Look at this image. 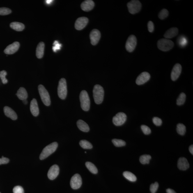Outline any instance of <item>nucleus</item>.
<instances>
[{
  "mask_svg": "<svg viewBox=\"0 0 193 193\" xmlns=\"http://www.w3.org/2000/svg\"><path fill=\"white\" fill-rule=\"evenodd\" d=\"M123 175L125 178L130 181L135 182L137 180V178L135 175L130 172H124L123 173Z\"/></svg>",
  "mask_w": 193,
  "mask_h": 193,
  "instance_id": "nucleus-26",
  "label": "nucleus"
},
{
  "mask_svg": "<svg viewBox=\"0 0 193 193\" xmlns=\"http://www.w3.org/2000/svg\"><path fill=\"white\" fill-rule=\"evenodd\" d=\"M182 71L181 65L179 63H177L173 67L171 73L172 80L175 81L179 77Z\"/></svg>",
  "mask_w": 193,
  "mask_h": 193,
  "instance_id": "nucleus-12",
  "label": "nucleus"
},
{
  "mask_svg": "<svg viewBox=\"0 0 193 193\" xmlns=\"http://www.w3.org/2000/svg\"><path fill=\"white\" fill-rule=\"evenodd\" d=\"M182 39L181 40V42H180V44L181 45L183 46L186 43V40L185 38H182Z\"/></svg>",
  "mask_w": 193,
  "mask_h": 193,
  "instance_id": "nucleus-43",
  "label": "nucleus"
},
{
  "mask_svg": "<svg viewBox=\"0 0 193 193\" xmlns=\"http://www.w3.org/2000/svg\"><path fill=\"white\" fill-rule=\"evenodd\" d=\"M77 124L79 128L84 132L89 131L90 129L88 125L85 122L82 120H79L77 121Z\"/></svg>",
  "mask_w": 193,
  "mask_h": 193,
  "instance_id": "nucleus-23",
  "label": "nucleus"
},
{
  "mask_svg": "<svg viewBox=\"0 0 193 193\" xmlns=\"http://www.w3.org/2000/svg\"><path fill=\"white\" fill-rule=\"evenodd\" d=\"M127 120V116L125 113L119 112L113 117V123L116 126H120L124 123Z\"/></svg>",
  "mask_w": 193,
  "mask_h": 193,
  "instance_id": "nucleus-9",
  "label": "nucleus"
},
{
  "mask_svg": "<svg viewBox=\"0 0 193 193\" xmlns=\"http://www.w3.org/2000/svg\"><path fill=\"white\" fill-rule=\"evenodd\" d=\"M4 112L7 117L11 118L12 120H15L17 119L16 113L11 108L8 106H5L4 108Z\"/></svg>",
  "mask_w": 193,
  "mask_h": 193,
  "instance_id": "nucleus-20",
  "label": "nucleus"
},
{
  "mask_svg": "<svg viewBox=\"0 0 193 193\" xmlns=\"http://www.w3.org/2000/svg\"><path fill=\"white\" fill-rule=\"evenodd\" d=\"M23 102L25 104H26L28 103V101L27 100H26H26H23Z\"/></svg>",
  "mask_w": 193,
  "mask_h": 193,
  "instance_id": "nucleus-47",
  "label": "nucleus"
},
{
  "mask_svg": "<svg viewBox=\"0 0 193 193\" xmlns=\"http://www.w3.org/2000/svg\"><path fill=\"white\" fill-rule=\"evenodd\" d=\"M166 192L167 193H176L175 191L173 189H168L166 190Z\"/></svg>",
  "mask_w": 193,
  "mask_h": 193,
  "instance_id": "nucleus-44",
  "label": "nucleus"
},
{
  "mask_svg": "<svg viewBox=\"0 0 193 193\" xmlns=\"http://www.w3.org/2000/svg\"><path fill=\"white\" fill-rule=\"evenodd\" d=\"M7 75L6 71L3 70L0 72V78L1 79L3 84H7L8 83L7 79H6V76Z\"/></svg>",
  "mask_w": 193,
  "mask_h": 193,
  "instance_id": "nucleus-34",
  "label": "nucleus"
},
{
  "mask_svg": "<svg viewBox=\"0 0 193 193\" xmlns=\"http://www.w3.org/2000/svg\"><path fill=\"white\" fill-rule=\"evenodd\" d=\"M151 159V157L149 155H143L140 157L139 161L142 164H149L150 161Z\"/></svg>",
  "mask_w": 193,
  "mask_h": 193,
  "instance_id": "nucleus-30",
  "label": "nucleus"
},
{
  "mask_svg": "<svg viewBox=\"0 0 193 193\" xmlns=\"http://www.w3.org/2000/svg\"><path fill=\"white\" fill-rule=\"evenodd\" d=\"M178 28L176 27H172L166 31L164 35V38L166 39H170L175 36L178 34Z\"/></svg>",
  "mask_w": 193,
  "mask_h": 193,
  "instance_id": "nucleus-21",
  "label": "nucleus"
},
{
  "mask_svg": "<svg viewBox=\"0 0 193 193\" xmlns=\"http://www.w3.org/2000/svg\"><path fill=\"white\" fill-rule=\"evenodd\" d=\"M9 162V159L6 158V157H5L3 156L1 157V158H0V165L2 164H8Z\"/></svg>",
  "mask_w": 193,
  "mask_h": 193,
  "instance_id": "nucleus-42",
  "label": "nucleus"
},
{
  "mask_svg": "<svg viewBox=\"0 0 193 193\" xmlns=\"http://www.w3.org/2000/svg\"><path fill=\"white\" fill-rule=\"evenodd\" d=\"M58 146V143L54 142L46 146L40 154V160H43L54 153L57 149Z\"/></svg>",
  "mask_w": 193,
  "mask_h": 193,
  "instance_id": "nucleus-2",
  "label": "nucleus"
},
{
  "mask_svg": "<svg viewBox=\"0 0 193 193\" xmlns=\"http://www.w3.org/2000/svg\"><path fill=\"white\" fill-rule=\"evenodd\" d=\"M17 96L20 100H26L28 97L27 92L23 87H21L17 91L16 94Z\"/></svg>",
  "mask_w": 193,
  "mask_h": 193,
  "instance_id": "nucleus-24",
  "label": "nucleus"
},
{
  "mask_svg": "<svg viewBox=\"0 0 193 193\" xmlns=\"http://www.w3.org/2000/svg\"><path fill=\"white\" fill-rule=\"evenodd\" d=\"M189 152H190V153L192 154V155H193V145H191L189 147Z\"/></svg>",
  "mask_w": 193,
  "mask_h": 193,
  "instance_id": "nucleus-45",
  "label": "nucleus"
},
{
  "mask_svg": "<svg viewBox=\"0 0 193 193\" xmlns=\"http://www.w3.org/2000/svg\"><path fill=\"white\" fill-rule=\"evenodd\" d=\"M82 185V179L80 175L76 174L71 178L70 185L72 188L76 189L79 188Z\"/></svg>",
  "mask_w": 193,
  "mask_h": 193,
  "instance_id": "nucleus-10",
  "label": "nucleus"
},
{
  "mask_svg": "<svg viewBox=\"0 0 193 193\" xmlns=\"http://www.w3.org/2000/svg\"><path fill=\"white\" fill-rule=\"evenodd\" d=\"M11 10L6 7L0 8V15H5L11 13Z\"/></svg>",
  "mask_w": 193,
  "mask_h": 193,
  "instance_id": "nucleus-35",
  "label": "nucleus"
},
{
  "mask_svg": "<svg viewBox=\"0 0 193 193\" xmlns=\"http://www.w3.org/2000/svg\"><path fill=\"white\" fill-rule=\"evenodd\" d=\"M59 169L57 165H53L49 170L48 172V177L49 179L54 180L57 177L59 174Z\"/></svg>",
  "mask_w": 193,
  "mask_h": 193,
  "instance_id": "nucleus-15",
  "label": "nucleus"
},
{
  "mask_svg": "<svg viewBox=\"0 0 193 193\" xmlns=\"http://www.w3.org/2000/svg\"><path fill=\"white\" fill-rule=\"evenodd\" d=\"M13 191V193H24L23 189L19 186L14 187Z\"/></svg>",
  "mask_w": 193,
  "mask_h": 193,
  "instance_id": "nucleus-38",
  "label": "nucleus"
},
{
  "mask_svg": "<svg viewBox=\"0 0 193 193\" xmlns=\"http://www.w3.org/2000/svg\"><path fill=\"white\" fill-rule=\"evenodd\" d=\"M169 15V12L167 10L164 9L159 14V18L161 20L165 19L167 18Z\"/></svg>",
  "mask_w": 193,
  "mask_h": 193,
  "instance_id": "nucleus-33",
  "label": "nucleus"
},
{
  "mask_svg": "<svg viewBox=\"0 0 193 193\" xmlns=\"http://www.w3.org/2000/svg\"><path fill=\"white\" fill-rule=\"evenodd\" d=\"M53 1H52V0H47V1H45L46 2L47 4H50Z\"/></svg>",
  "mask_w": 193,
  "mask_h": 193,
  "instance_id": "nucleus-46",
  "label": "nucleus"
},
{
  "mask_svg": "<svg viewBox=\"0 0 193 193\" xmlns=\"http://www.w3.org/2000/svg\"><path fill=\"white\" fill-rule=\"evenodd\" d=\"M159 187L158 182H156L155 183L152 184L150 186V190L151 193H156Z\"/></svg>",
  "mask_w": 193,
  "mask_h": 193,
  "instance_id": "nucleus-36",
  "label": "nucleus"
},
{
  "mask_svg": "<svg viewBox=\"0 0 193 193\" xmlns=\"http://www.w3.org/2000/svg\"><path fill=\"white\" fill-rule=\"evenodd\" d=\"M19 46H20V44L19 42H15L8 46L4 49V52L7 54H13L18 50Z\"/></svg>",
  "mask_w": 193,
  "mask_h": 193,
  "instance_id": "nucleus-16",
  "label": "nucleus"
},
{
  "mask_svg": "<svg viewBox=\"0 0 193 193\" xmlns=\"http://www.w3.org/2000/svg\"><path fill=\"white\" fill-rule=\"evenodd\" d=\"M79 145L82 148L84 149H90L93 148L92 145L89 141L86 140H82L79 142Z\"/></svg>",
  "mask_w": 193,
  "mask_h": 193,
  "instance_id": "nucleus-29",
  "label": "nucleus"
},
{
  "mask_svg": "<svg viewBox=\"0 0 193 193\" xmlns=\"http://www.w3.org/2000/svg\"><path fill=\"white\" fill-rule=\"evenodd\" d=\"M157 45L160 50L166 52L172 49L174 47V44L170 40L166 38H162L157 42Z\"/></svg>",
  "mask_w": 193,
  "mask_h": 193,
  "instance_id": "nucleus-4",
  "label": "nucleus"
},
{
  "mask_svg": "<svg viewBox=\"0 0 193 193\" xmlns=\"http://www.w3.org/2000/svg\"><path fill=\"white\" fill-rule=\"evenodd\" d=\"M88 22V19L86 17H81L78 18L75 23V28L77 30H81L87 26Z\"/></svg>",
  "mask_w": 193,
  "mask_h": 193,
  "instance_id": "nucleus-14",
  "label": "nucleus"
},
{
  "mask_svg": "<svg viewBox=\"0 0 193 193\" xmlns=\"http://www.w3.org/2000/svg\"><path fill=\"white\" fill-rule=\"evenodd\" d=\"M101 34L100 31L97 29H93L90 34V38L92 45H97L100 40Z\"/></svg>",
  "mask_w": 193,
  "mask_h": 193,
  "instance_id": "nucleus-11",
  "label": "nucleus"
},
{
  "mask_svg": "<svg viewBox=\"0 0 193 193\" xmlns=\"http://www.w3.org/2000/svg\"><path fill=\"white\" fill-rule=\"evenodd\" d=\"M150 74L147 72H143L139 74L136 80V84L139 85L143 84L150 80Z\"/></svg>",
  "mask_w": 193,
  "mask_h": 193,
  "instance_id": "nucleus-13",
  "label": "nucleus"
},
{
  "mask_svg": "<svg viewBox=\"0 0 193 193\" xmlns=\"http://www.w3.org/2000/svg\"><path fill=\"white\" fill-rule=\"evenodd\" d=\"M45 45L43 42H40L37 45L36 51V55L37 57L39 59L43 57L45 50Z\"/></svg>",
  "mask_w": 193,
  "mask_h": 193,
  "instance_id": "nucleus-22",
  "label": "nucleus"
},
{
  "mask_svg": "<svg viewBox=\"0 0 193 193\" xmlns=\"http://www.w3.org/2000/svg\"><path fill=\"white\" fill-rule=\"evenodd\" d=\"M112 142L113 145L117 147H121L125 146L126 143L125 141L123 140L114 139L112 140Z\"/></svg>",
  "mask_w": 193,
  "mask_h": 193,
  "instance_id": "nucleus-32",
  "label": "nucleus"
},
{
  "mask_svg": "<svg viewBox=\"0 0 193 193\" xmlns=\"http://www.w3.org/2000/svg\"><path fill=\"white\" fill-rule=\"evenodd\" d=\"M30 109L32 114L33 116L37 117L39 114V109L36 99L34 98L31 101L30 104Z\"/></svg>",
  "mask_w": 193,
  "mask_h": 193,
  "instance_id": "nucleus-17",
  "label": "nucleus"
},
{
  "mask_svg": "<svg viewBox=\"0 0 193 193\" xmlns=\"http://www.w3.org/2000/svg\"><path fill=\"white\" fill-rule=\"evenodd\" d=\"M154 124L156 126H160L162 124V120L157 117H154L152 120Z\"/></svg>",
  "mask_w": 193,
  "mask_h": 193,
  "instance_id": "nucleus-39",
  "label": "nucleus"
},
{
  "mask_svg": "<svg viewBox=\"0 0 193 193\" xmlns=\"http://www.w3.org/2000/svg\"><path fill=\"white\" fill-rule=\"evenodd\" d=\"M186 99V95L185 93H181L179 95L177 100V104L178 106L182 105L185 102Z\"/></svg>",
  "mask_w": 193,
  "mask_h": 193,
  "instance_id": "nucleus-31",
  "label": "nucleus"
},
{
  "mask_svg": "<svg viewBox=\"0 0 193 193\" xmlns=\"http://www.w3.org/2000/svg\"><path fill=\"white\" fill-rule=\"evenodd\" d=\"M10 26L12 29L17 31H23L24 28V25L22 23L13 22L10 24Z\"/></svg>",
  "mask_w": 193,
  "mask_h": 193,
  "instance_id": "nucleus-25",
  "label": "nucleus"
},
{
  "mask_svg": "<svg viewBox=\"0 0 193 193\" xmlns=\"http://www.w3.org/2000/svg\"><path fill=\"white\" fill-rule=\"evenodd\" d=\"M86 166L87 169L92 173L95 174L98 173V170H97L96 166L92 163L90 162H86Z\"/></svg>",
  "mask_w": 193,
  "mask_h": 193,
  "instance_id": "nucleus-27",
  "label": "nucleus"
},
{
  "mask_svg": "<svg viewBox=\"0 0 193 193\" xmlns=\"http://www.w3.org/2000/svg\"><path fill=\"white\" fill-rule=\"evenodd\" d=\"M177 131L181 135L183 136L186 132V127L183 124L178 123L177 125Z\"/></svg>",
  "mask_w": 193,
  "mask_h": 193,
  "instance_id": "nucleus-28",
  "label": "nucleus"
},
{
  "mask_svg": "<svg viewBox=\"0 0 193 193\" xmlns=\"http://www.w3.org/2000/svg\"><path fill=\"white\" fill-rule=\"evenodd\" d=\"M95 6V3L91 0H87L82 2L81 4L82 10L85 12H89L93 9Z\"/></svg>",
  "mask_w": 193,
  "mask_h": 193,
  "instance_id": "nucleus-18",
  "label": "nucleus"
},
{
  "mask_svg": "<svg viewBox=\"0 0 193 193\" xmlns=\"http://www.w3.org/2000/svg\"><path fill=\"white\" fill-rule=\"evenodd\" d=\"M93 96L95 103L100 104L103 101L104 90L101 86L98 84L95 86L93 90Z\"/></svg>",
  "mask_w": 193,
  "mask_h": 193,
  "instance_id": "nucleus-1",
  "label": "nucleus"
},
{
  "mask_svg": "<svg viewBox=\"0 0 193 193\" xmlns=\"http://www.w3.org/2000/svg\"><path fill=\"white\" fill-rule=\"evenodd\" d=\"M54 45L52 49L54 52H56L57 51L59 50L61 47V44H59L57 41H54Z\"/></svg>",
  "mask_w": 193,
  "mask_h": 193,
  "instance_id": "nucleus-40",
  "label": "nucleus"
},
{
  "mask_svg": "<svg viewBox=\"0 0 193 193\" xmlns=\"http://www.w3.org/2000/svg\"><path fill=\"white\" fill-rule=\"evenodd\" d=\"M148 31L150 33L154 31V26L153 22L151 21H149L148 24Z\"/></svg>",
  "mask_w": 193,
  "mask_h": 193,
  "instance_id": "nucleus-41",
  "label": "nucleus"
},
{
  "mask_svg": "<svg viewBox=\"0 0 193 193\" xmlns=\"http://www.w3.org/2000/svg\"><path fill=\"white\" fill-rule=\"evenodd\" d=\"M127 6L129 12L134 15L140 11L142 4L140 1L138 0H132L127 3Z\"/></svg>",
  "mask_w": 193,
  "mask_h": 193,
  "instance_id": "nucleus-7",
  "label": "nucleus"
},
{
  "mask_svg": "<svg viewBox=\"0 0 193 193\" xmlns=\"http://www.w3.org/2000/svg\"><path fill=\"white\" fill-rule=\"evenodd\" d=\"M38 89L40 98L43 103L45 106H50L51 103L50 95L45 87L42 84H40L38 86Z\"/></svg>",
  "mask_w": 193,
  "mask_h": 193,
  "instance_id": "nucleus-5",
  "label": "nucleus"
},
{
  "mask_svg": "<svg viewBox=\"0 0 193 193\" xmlns=\"http://www.w3.org/2000/svg\"><path fill=\"white\" fill-rule=\"evenodd\" d=\"M137 44V40L135 35H131L127 40L125 48L128 52H132L135 49Z\"/></svg>",
  "mask_w": 193,
  "mask_h": 193,
  "instance_id": "nucleus-8",
  "label": "nucleus"
},
{
  "mask_svg": "<svg viewBox=\"0 0 193 193\" xmlns=\"http://www.w3.org/2000/svg\"><path fill=\"white\" fill-rule=\"evenodd\" d=\"M141 128L143 133L146 134V135H148V134H150V133H151V130H150V128L149 127L147 126V125H142L141 126Z\"/></svg>",
  "mask_w": 193,
  "mask_h": 193,
  "instance_id": "nucleus-37",
  "label": "nucleus"
},
{
  "mask_svg": "<svg viewBox=\"0 0 193 193\" xmlns=\"http://www.w3.org/2000/svg\"><path fill=\"white\" fill-rule=\"evenodd\" d=\"M178 166L180 170L185 171L189 169V164L186 159L183 157H181L178 159Z\"/></svg>",
  "mask_w": 193,
  "mask_h": 193,
  "instance_id": "nucleus-19",
  "label": "nucleus"
},
{
  "mask_svg": "<svg viewBox=\"0 0 193 193\" xmlns=\"http://www.w3.org/2000/svg\"><path fill=\"white\" fill-rule=\"evenodd\" d=\"M0 193H1V192H0Z\"/></svg>",
  "mask_w": 193,
  "mask_h": 193,
  "instance_id": "nucleus-48",
  "label": "nucleus"
},
{
  "mask_svg": "<svg viewBox=\"0 0 193 193\" xmlns=\"http://www.w3.org/2000/svg\"><path fill=\"white\" fill-rule=\"evenodd\" d=\"M67 94V85L66 80L62 78L60 79L58 87V96L62 100H65Z\"/></svg>",
  "mask_w": 193,
  "mask_h": 193,
  "instance_id": "nucleus-6",
  "label": "nucleus"
},
{
  "mask_svg": "<svg viewBox=\"0 0 193 193\" xmlns=\"http://www.w3.org/2000/svg\"><path fill=\"white\" fill-rule=\"evenodd\" d=\"M79 99L81 107L83 110L85 111H89L90 107V100L87 92L85 90L81 91L79 95Z\"/></svg>",
  "mask_w": 193,
  "mask_h": 193,
  "instance_id": "nucleus-3",
  "label": "nucleus"
}]
</instances>
